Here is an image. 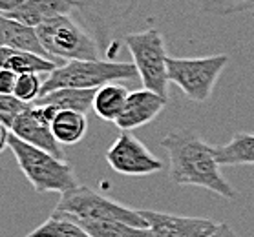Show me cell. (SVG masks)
Wrapping results in <instances>:
<instances>
[{"label":"cell","mask_w":254,"mask_h":237,"mask_svg":"<svg viewBox=\"0 0 254 237\" xmlns=\"http://www.w3.org/2000/svg\"><path fill=\"white\" fill-rule=\"evenodd\" d=\"M168 153V177L179 186H201L225 199H234L236 190L223 177L216 157V146L192 130H179L165 135L159 142Z\"/></svg>","instance_id":"cell-1"},{"label":"cell","mask_w":254,"mask_h":237,"mask_svg":"<svg viewBox=\"0 0 254 237\" xmlns=\"http://www.w3.org/2000/svg\"><path fill=\"white\" fill-rule=\"evenodd\" d=\"M2 151L11 150L18 168L37 193H66L79 186L73 166L61 157L35 148L2 126Z\"/></svg>","instance_id":"cell-2"},{"label":"cell","mask_w":254,"mask_h":237,"mask_svg":"<svg viewBox=\"0 0 254 237\" xmlns=\"http://www.w3.org/2000/svg\"><path fill=\"white\" fill-rule=\"evenodd\" d=\"M53 215L77 221H121L137 228H148V223L141 212L110 197L103 195L88 186H77L61 195Z\"/></svg>","instance_id":"cell-3"},{"label":"cell","mask_w":254,"mask_h":237,"mask_svg":"<svg viewBox=\"0 0 254 237\" xmlns=\"http://www.w3.org/2000/svg\"><path fill=\"white\" fill-rule=\"evenodd\" d=\"M139 77L133 62H116V60H69L57 70L44 77L42 95L61 88L77 90H99L117 81H128Z\"/></svg>","instance_id":"cell-4"},{"label":"cell","mask_w":254,"mask_h":237,"mask_svg":"<svg viewBox=\"0 0 254 237\" xmlns=\"http://www.w3.org/2000/svg\"><path fill=\"white\" fill-rule=\"evenodd\" d=\"M41 42L53 58L61 64L69 60H97L101 58V46L88 28L71 15L48 20L37 28Z\"/></svg>","instance_id":"cell-5"},{"label":"cell","mask_w":254,"mask_h":237,"mask_svg":"<svg viewBox=\"0 0 254 237\" xmlns=\"http://www.w3.org/2000/svg\"><path fill=\"white\" fill-rule=\"evenodd\" d=\"M125 44L137 68L143 88L167 97L168 88V55L165 37L159 29L148 28L137 33L125 35Z\"/></svg>","instance_id":"cell-6"},{"label":"cell","mask_w":254,"mask_h":237,"mask_svg":"<svg viewBox=\"0 0 254 237\" xmlns=\"http://www.w3.org/2000/svg\"><path fill=\"white\" fill-rule=\"evenodd\" d=\"M227 62V55L194 58L168 57V81L194 102H207Z\"/></svg>","instance_id":"cell-7"},{"label":"cell","mask_w":254,"mask_h":237,"mask_svg":"<svg viewBox=\"0 0 254 237\" xmlns=\"http://www.w3.org/2000/svg\"><path fill=\"white\" fill-rule=\"evenodd\" d=\"M77 11L81 13L88 29L97 39L101 49L114 57L119 51V42L114 33L121 22L132 13L137 0H75Z\"/></svg>","instance_id":"cell-8"},{"label":"cell","mask_w":254,"mask_h":237,"mask_svg":"<svg viewBox=\"0 0 254 237\" xmlns=\"http://www.w3.org/2000/svg\"><path fill=\"white\" fill-rule=\"evenodd\" d=\"M108 166L121 175L144 177L161 172V161L130 132H121L106 150Z\"/></svg>","instance_id":"cell-9"},{"label":"cell","mask_w":254,"mask_h":237,"mask_svg":"<svg viewBox=\"0 0 254 237\" xmlns=\"http://www.w3.org/2000/svg\"><path fill=\"white\" fill-rule=\"evenodd\" d=\"M59 110H55L53 106H39L33 102L28 110L15 119L9 132L13 135H17L18 139L24 141V142L64 159V153L61 150L63 144L55 139L52 128L53 119Z\"/></svg>","instance_id":"cell-10"},{"label":"cell","mask_w":254,"mask_h":237,"mask_svg":"<svg viewBox=\"0 0 254 237\" xmlns=\"http://www.w3.org/2000/svg\"><path fill=\"white\" fill-rule=\"evenodd\" d=\"M139 212L146 219L154 237H208L220 225L205 217H185L144 208Z\"/></svg>","instance_id":"cell-11"},{"label":"cell","mask_w":254,"mask_h":237,"mask_svg":"<svg viewBox=\"0 0 254 237\" xmlns=\"http://www.w3.org/2000/svg\"><path fill=\"white\" fill-rule=\"evenodd\" d=\"M168 98L150 90H135L130 92L127 106L123 110L121 117L117 119V128L121 132H132L135 128L146 126L148 122L156 119L167 106Z\"/></svg>","instance_id":"cell-12"},{"label":"cell","mask_w":254,"mask_h":237,"mask_svg":"<svg viewBox=\"0 0 254 237\" xmlns=\"http://www.w3.org/2000/svg\"><path fill=\"white\" fill-rule=\"evenodd\" d=\"M73 11H77L75 0H28L17 9L2 13V15L26 24V26H31V28H39L52 18L71 15Z\"/></svg>","instance_id":"cell-13"},{"label":"cell","mask_w":254,"mask_h":237,"mask_svg":"<svg viewBox=\"0 0 254 237\" xmlns=\"http://www.w3.org/2000/svg\"><path fill=\"white\" fill-rule=\"evenodd\" d=\"M0 44L6 47H13L17 51L37 53V55L48 57L52 58V60H57V58H53L48 53V49L41 42V37L37 33V28H31V26H26L22 22H17V20L7 18L4 15L0 17Z\"/></svg>","instance_id":"cell-14"},{"label":"cell","mask_w":254,"mask_h":237,"mask_svg":"<svg viewBox=\"0 0 254 237\" xmlns=\"http://www.w3.org/2000/svg\"><path fill=\"white\" fill-rule=\"evenodd\" d=\"M0 66L6 70L15 71L17 75L35 73V75L46 77L63 64L48 57H42V55H37V53L17 51L13 47L2 46L0 47Z\"/></svg>","instance_id":"cell-15"},{"label":"cell","mask_w":254,"mask_h":237,"mask_svg":"<svg viewBox=\"0 0 254 237\" xmlns=\"http://www.w3.org/2000/svg\"><path fill=\"white\" fill-rule=\"evenodd\" d=\"M97 90H77V88H61L55 92L42 95L35 104L39 106H53L59 111H79L88 113L93 110Z\"/></svg>","instance_id":"cell-16"},{"label":"cell","mask_w":254,"mask_h":237,"mask_svg":"<svg viewBox=\"0 0 254 237\" xmlns=\"http://www.w3.org/2000/svg\"><path fill=\"white\" fill-rule=\"evenodd\" d=\"M130 90L123 84L112 82L106 86L99 88L95 93V100H93V111L97 113L106 122H117L121 117L125 106H127Z\"/></svg>","instance_id":"cell-17"},{"label":"cell","mask_w":254,"mask_h":237,"mask_svg":"<svg viewBox=\"0 0 254 237\" xmlns=\"http://www.w3.org/2000/svg\"><path fill=\"white\" fill-rule=\"evenodd\" d=\"M216 157L221 166L254 164V133H234L227 144L216 146Z\"/></svg>","instance_id":"cell-18"},{"label":"cell","mask_w":254,"mask_h":237,"mask_svg":"<svg viewBox=\"0 0 254 237\" xmlns=\"http://www.w3.org/2000/svg\"><path fill=\"white\" fill-rule=\"evenodd\" d=\"M53 135L63 146L77 144L86 135L88 121L86 113L79 111H59L53 119Z\"/></svg>","instance_id":"cell-19"},{"label":"cell","mask_w":254,"mask_h":237,"mask_svg":"<svg viewBox=\"0 0 254 237\" xmlns=\"http://www.w3.org/2000/svg\"><path fill=\"white\" fill-rule=\"evenodd\" d=\"M90 237H154L150 228H137L121 221H77Z\"/></svg>","instance_id":"cell-20"},{"label":"cell","mask_w":254,"mask_h":237,"mask_svg":"<svg viewBox=\"0 0 254 237\" xmlns=\"http://www.w3.org/2000/svg\"><path fill=\"white\" fill-rule=\"evenodd\" d=\"M26 237H90L81 226L75 225L73 221L59 217V215H50L46 223L37 226L33 232H29Z\"/></svg>","instance_id":"cell-21"},{"label":"cell","mask_w":254,"mask_h":237,"mask_svg":"<svg viewBox=\"0 0 254 237\" xmlns=\"http://www.w3.org/2000/svg\"><path fill=\"white\" fill-rule=\"evenodd\" d=\"M42 86H44L42 75H35V73L18 75L13 95L24 102H37L42 97Z\"/></svg>","instance_id":"cell-22"},{"label":"cell","mask_w":254,"mask_h":237,"mask_svg":"<svg viewBox=\"0 0 254 237\" xmlns=\"http://www.w3.org/2000/svg\"><path fill=\"white\" fill-rule=\"evenodd\" d=\"M203 11L210 15H234L254 9V0H196Z\"/></svg>","instance_id":"cell-23"},{"label":"cell","mask_w":254,"mask_h":237,"mask_svg":"<svg viewBox=\"0 0 254 237\" xmlns=\"http://www.w3.org/2000/svg\"><path fill=\"white\" fill-rule=\"evenodd\" d=\"M31 104L33 102H24L15 95H0V124L9 130L15 119L28 110Z\"/></svg>","instance_id":"cell-24"},{"label":"cell","mask_w":254,"mask_h":237,"mask_svg":"<svg viewBox=\"0 0 254 237\" xmlns=\"http://www.w3.org/2000/svg\"><path fill=\"white\" fill-rule=\"evenodd\" d=\"M18 75L15 71L2 68L0 70V95H13L15 86H17Z\"/></svg>","instance_id":"cell-25"},{"label":"cell","mask_w":254,"mask_h":237,"mask_svg":"<svg viewBox=\"0 0 254 237\" xmlns=\"http://www.w3.org/2000/svg\"><path fill=\"white\" fill-rule=\"evenodd\" d=\"M208 237H238V236H236V232L232 230L227 223H220L218 228H216V230H214Z\"/></svg>","instance_id":"cell-26"},{"label":"cell","mask_w":254,"mask_h":237,"mask_svg":"<svg viewBox=\"0 0 254 237\" xmlns=\"http://www.w3.org/2000/svg\"><path fill=\"white\" fill-rule=\"evenodd\" d=\"M28 0H0V11L2 13H9L13 9H17L18 6L26 4Z\"/></svg>","instance_id":"cell-27"}]
</instances>
